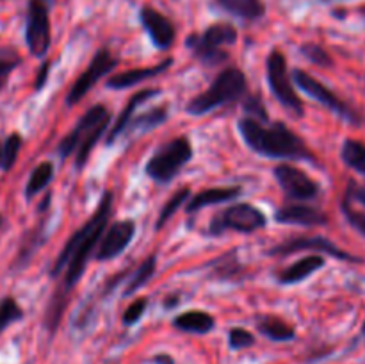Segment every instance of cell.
I'll return each mask as SVG.
<instances>
[{"instance_id":"6da1fadb","label":"cell","mask_w":365,"mask_h":364,"mask_svg":"<svg viewBox=\"0 0 365 364\" xmlns=\"http://www.w3.org/2000/svg\"><path fill=\"white\" fill-rule=\"evenodd\" d=\"M110 213H113V193L106 191L95 214L68 239L64 248L61 250L59 257L52 266V275L57 277L66 271L64 273V293L70 291L84 273L86 264H88L91 253H95V246L98 245L100 238L106 231Z\"/></svg>"},{"instance_id":"7a4b0ae2","label":"cell","mask_w":365,"mask_h":364,"mask_svg":"<svg viewBox=\"0 0 365 364\" xmlns=\"http://www.w3.org/2000/svg\"><path fill=\"white\" fill-rule=\"evenodd\" d=\"M239 132L246 145L260 156L274 157V159L314 161L312 152L307 148L303 139L285 127L282 121L262 125V121L255 118H242L239 121Z\"/></svg>"},{"instance_id":"3957f363","label":"cell","mask_w":365,"mask_h":364,"mask_svg":"<svg viewBox=\"0 0 365 364\" xmlns=\"http://www.w3.org/2000/svg\"><path fill=\"white\" fill-rule=\"evenodd\" d=\"M110 123V114L107 111L106 106L98 103V106H93L86 111L84 116L78 120L77 127L66 136V138L61 141L59 145V153L61 157H68L77 150V161H75V166L78 170L84 168V164L88 163L89 156H91L93 148L98 143V139L102 138V134L106 132L107 125Z\"/></svg>"},{"instance_id":"277c9868","label":"cell","mask_w":365,"mask_h":364,"mask_svg":"<svg viewBox=\"0 0 365 364\" xmlns=\"http://www.w3.org/2000/svg\"><path fill=\"white\" fill-rule=\"evenodd\" d=\"M246 93V75L239 68H227L214 79L212 86L207 91L187 103L189 114H207L216 107L239 100Z\"/></svg>"},{"instance_id":"5b68a950","label":"cell","mask_w":365,"mask_h":364,"mask_svg":"<svg viewBox=\"0 0 365 364\" xmlns=\"http://www.w3.org/2000/svg\"><path fill=\"white\" fill-rule=\"evenodd\" d=\"M237 41V29L230 24H212L205 29L203 34H192L187 38V46L203 64L216 66L228 59L225 46H230Z\"/></svg>"},{"instance_id":"8992f818","label":"cell","mask_w":365,"mask_h":364,"mask_svg":"<svg viewBox=\"0 0 365 364\" xmlns=\"http://www.w3.org/2000/svg\"><path fill=\"white\" fill-rule=\"evenodd\" d=\"M192 159V146L187 138H175L160 146L146 163V175L155 182H170Z\"/></svg>"},{"instance_id":"52a82bcc","label":"cell","mask_w":365,"mask_h":364,"mask_svg":"<svg viewBox=\"0 0 365 364\" xmlns=\"http://www.w3.org/2000/svg\"><path fill=\"white\" fill-rule=\"evenodd\" d=\"M266 74L269 88L273 95L277 96L278 102L285 107L291 114L302 118L303 116V102L296 93L294 86H292V79L287 70V59H285L284 52L280 50H273L266 61Z\"/></svg>"},{"instance_id":"ba28073f","label":"cell","mask_w":365,"mask_h":364,"mask_svg":"<svg viewBox=\"0 0 365 364\" xmlns=\"http://www.w3.org/2000/svg\"><path fill=\"white\" fill-rule=\"evenodd\" d=\"M267 223V218L259 207L252 203H235V206L227 207L210 221V234L220 236L227 231L235 232H255L264 228Z\"/></svg>"},{"instance_id":"9c48e42d","label":"cell","mask_w":365,"mask_h":364,"mask_svg":"<svg viewBox=\"0 0 365 364\" xmlns=\"http://www.w3.org/2000/svg\"><path fill=\"white\" fill-rule=\"evenodd\" d=\"M25 41L34 57H43L50 49V4L48 0H29L25 20Z\"/></svg>"},{"instance_id":"30bf717a","label":"cell","mask_w":365,"mask_h":364,"mask_svg":"<svg viewBox=\"0 0 365 364\" xmlns=\"http://www.w3.org/2000/svg\"><path fill=\"white\" fill-rule=\"evenodd\" d=\"M291 79L296 82V86H298L302 91H305L307 95L312 96L314 100H317V102L323 103L324 107L334 111L335 114H339V116L344 118V120L351 121V123H359V116H356V114L353 113V111L349 109L334 91H331V89H328L323 82H319L316 77L307 74L305 70H299L298 68V70L292 71Z\"/></svg>"},{"instance_id":"8fae6325","label":"cell","mask_w":365,"mask_h":364,"mask_svg":"<svg viewBox=\"0 0 365 364\" xmlns=\"http://www.w3.org/2000/svg\"><path fill=\"white\" fill-rule=\"evenodd\" d=\"M303 250H314V252L327 253V256L335 257L339 261H351V263H359V257L351 256L346 250L339 248L335 243L330 239L323 238V236H302V238H292L289 241L280 243V245L273 246L269 250L271 256H291V253L303 252Z\"/></svg>"},{"instance_id":"7c38bea8","label":"cell","mask_w":365,"mask_h":364,"mask_svg":"<svg viewBox=\"0 0 365 364\" xmlns=\"http://www.w3.org/2000/svg\"><path fill=\"white\" fill-rule=\"evenodd\" d=\"M118 64V61L114 59L113 54L107 49L98 50L95 54V57L89 63L88 70L81 75V77L75 81V84L71 86V89L66 95V103L68 106H75L77 102H81L82 96H86V93L96 84L102 77H106L110 70Z\"/></svg>"},{"instance_id":"4fadbf2b","label":"cell","mask_w":365,"mask_h":364,"mask_svg":"<svg viewBox=\"0 0 365 364\" xmlns=\"http://www.w3.org/2000/svg\"><path fill=\"white\" fill-rule=\"evenodd\" d=\"M274 177L289 198L312 200L319 193V184L292 164H278L274 168Z\"/></svg>"},{"instance_id":"5bb4252c","label":"cell","mask_w":365,"mask_h":364,"mask_svg":"<svg viewBox=\"0 0 365 364\" xmlns=\"http://www.w3.org/2000/svg\"><path fill=\"white\" fill-rule=\"evenodd\" d=\"M135 234V223L132 220L114 221L107 231H103L98 241V248L95 252L96 261H110L120 256Z\"/></svg>"},{"instance_id":"9a60e30c","label":"cell","mask_w":365,"mask_h":364,"mask_svg":"<svg viewBox=\"0 0 365 364\" xmlns=\"http://www.w3.org/2000/svg\"><path fill=\"white\" fill-rule=\"evenodd\" d=\"M139 20H141L143 27L148 32L150 39H152V43L157 49L168 50L173 45L177 32H175V27L170 18L164 16L160 11L145 6L139 11Z\"/></svg>"},{"instance_id":"2e32d148","label":"cell","mask_w":365,"mask_h":364,"mask_svg":"<svg viewBox=\"0 0 365 364\" xmlns=\"http://www.w3.org/2000/svg\"><path fill=\"white\" fill-rule=\"evenodd\" d=\"M274 220L278 223L287 225H305V227H317V225H327V214L321 213L319 209L303 203H292V206H284L277 211Z\"/></svg>"},{"instance_id":"e0dca14e","label":"cell","mask_w":365,"mask_h":364,"mask_svg":"<svg viewBox=\"0 0 365 364\" xmlns=\"http://www.w3.org/2000/svg\"><path fill=\"white\" fill-rule=\"evenodd\" d=\"M171 64H173V59H166V61H163L160 64H157V66L134 68V70L121 71V74L110 77L109 82H107V86L113 89L132 88V86L139 84V82L146 81V79H152V77H157V75L164 74V71H166Z\"/></svg>"},{"instance_id":"ac0fdd59","label":"cell","mask_w":365,"mask_h":364,"mask_svg":"<svg viewBox=\"0 0 365 364\" xmlns=\"http://www.w3.org/2000/svg\"><path fill=\"white\" fill-rule=\"evenodd\" d=\"M159 93H160V89L148 88V89H143V91L135 93L134 96H130V100H128V102H127L125 109L121 111L120 118H118L116 123H114L113 128H110L109 136H107V141H109V145H110V143L116 141V139L120 138V136L123 134L125 131H127L128 123H130L132 116H134V113H135V111H138V107L143 106V103H145L146 100L152 98V96L159 95Z\"/></svg>"},{"instance_id":"d6986e66","label":"cell","mask_w":365,"mask_h":364,"mask_svg":"<svg viewBox=\"0 0 365 364\" xmlns=\"http://www.w3.org/2000/svg\"><path fill=\"white\" fill-rule=\"evenodd\" d=\"M324 266V257L323 256H307L303 259L296 261L294 264L287 268V270L282 271L278 275V282L280 284H298V282L305 280L307 277H310L312 273H316L317 270Z\"/></svg>"},{"instance_id":"ffe728a7","label":"cell","mask_w":365,"mask_h":364,"mask_svg":"<svg viewBox=\"0 0 365 364\" xmlns=\"http://www.w3.org/2000/svg\"><path fill=\"white\" fill-rule=\"evenodd\" d=\"M239 195H241V188H237V186L205 189V191H200L195 196H191V200L187 203V213H195V211L203 209L207 206H216V203L228 202V200L235 198Z\"/></svg>"},{"instance_id":"44dd1931","label":"cell","mask_w":365,"mask_h":364,"mask_svg":"<svg viewBox=\"0 0 365 364\" xmlns=\"http://www.w3.org/2000/svg\"><path fill=\"white\" fill-rule=\"evenodd\" d=\"M173 325L178 330L191 332V334H209L216 321L205 310H187V313L178 314L173 320Z\"/></svg>"},{"instance_id":"7402d4cb","label":"cell","mask_w":365,"mask_h":364,"mask_svg":"<svg viewBox=\"0 0 365 364\" xmlns=\"http://www.w3.org/2000/svg\"><path fill=\"white\" fill-rule=\"evenodd\" d=\"M257 328L262 335L267 339L277 343H287L296 338V330L287 323V321L280 320L277 316H262L257 320Z\"/></svg>"},{"instance_id":"603a6c76","label":"cell","mask_w":365,"mask_h":364,"mask_svg":"<svg viewBox=\"0 0 365 364\" xmlns=\"http://www.w3.org/2000/svg\"><path fill=\"white\" fill-rule=\"evenodd\" d=\"M217 6L242 20H259L266 14L262 0H216Z\"/></svg>"},{"instance_id":"cb8c5ba5","label":"cell","mask_w":365,"mask_h":364,"mask_svg":"<svg viewBox=\"0 0 365 364\" xmlns=\"http://www.w3.org/2000/svg\"><path fill=\"white\" fill-rule=\"evenodd\" d=\"M341 157L344 164L353 168L359 173L365 175V143L359 139H344L341 148Z\"/></svg>"},{"instance_id":"d4e9b609","label":"cell","mask_w":365,"mask_h":364,"mask_svg":"<svg viewBox=\"0 0 365 364\" xmlns=\"http://www.w3.org/2000/svg\"><path fill=\"white\" fill-rule=\"evenodd\" d=\"M53 177V164L52 163H41L32 170L31 177H29L27 186H25V196L29 200L34 198L39 191L48 186V182Z\"/></svg>"},{"instance_id":"484cf974","label":"cell","mask_w":365,"mask_h":364,"mask_svg":"<svg viewBox=\"0 0 365 364\" xmlns=\"http://www.w3.org/2000/svg\"><path fill=\"white\" fill-rule=\"evenodd\" d=\"M155 266H157V257L155 256L146 257V259L135 268L134 275H132V278L128 280L127 289H125V295H134V293H138L139 289L145 288V285L148 284L150 278L155 275Z\"/></svg>"},{"instance_id":"4316f807","label":"cell","mask_w":365,"mask_h":364,"mask_svg":"<svg viewBox=\"0 0 365 364\" xmlns=\"http://www.w3.org/2000/svg\"><path fill=\"white\" fill-rule=\"evenodd\" d=\"M189 196H191V189L182 188V189H178V191L175 193V195L171 196L166 203H164L163 211H160L159 218H157V231H160V228H163L164 225H166L168 221L175 216V213H177V211L180 209L185 202H187Z\"/></svg>"},{"instance_id":"83f0119b","label":"cell","mask_w":365,"mask_h":364,"mask_svg":"<svg viewBox=\"0 0 365 364\" xmlns=\"http://www.w3.org/2000/svg\"><path fill=\"white\" fill-rule=\"evenodd\" d=\"M24 320V309L13 296H4L0 300V334L16 321Z\"/></svg>"},{"instance_id":"f1b7e54d","label":"cell","mask_w":365,"mask_h":364,"mask_svg":"<svg viewBox=\"0 0 365 364\" xmlns=\"http://www.w3.org/2000/svg\"><path fill=\"white\" fill-rule=\"evenodd\" d=\"M21 145H24V139H21V136L18 132H13V134L7 136L2 145V159H0V168L4 171H9L14 166V163L18 159V153L21 150Z\"/></svg>"},{"instance_id":"f546056e","label":"cell","mask_w":365,"mask_h":364,"mask_svg":"<svg viewBox=\"0 0 365 364\" xmlns=\"http://www.w3.org/2000/svg\"><path fill=\"white\" fill-rule=\"evenodd\" d=\"M20 63L21 57L18 56L16 50L9 49V46H0V91L6 88L7 79Z\"/></svg>"},{"instance_id":"4dcf8cb0","label":"cell","mask_w":365,"mask_h":364,"mask_svg":"<svg viewBox=\"0 0 365 364\" xmlns=\"http://www.w3.org/2000/svg\"><path fill=\"white\" fill-rule=\"evenodd\" d=\"M166 118H168L166 107H157V109H152L150 113L141 114V116L135 118V120H130L127 131L128 128H132V131H138V128L139 131H146V128H152V127H157V125H160Z\"/></svg>"},{"instance_id":"1f68e13d","label":"cell","mask_w":365,"mask_h":364,"mask_svg":"<svg viewBox=\"0 0 365 364\" xmlns=\"http://www.w3.org/2000/svg\"><path fill=\"white\" fill-rule=\"evenodd\" d=\"M341 209H342V214L346 216V220L349 221V225H351L356 232H360V234L365 238V209L359 207L356 203H353L348 196L342 198Z\"/></svg>"},{"instance_id":"d6a6232c","label":"cell","mask_w":365,"mask_h":364,"mask_svg":"<svg viewBox=\"0 0 365 364\" xmlns=\"http://www.w3.org/2000/svg\"><path fill=\"white\" fill-rule=\"evenodd\" d=\"M302 54L310 61V63L317 64V66H334V59L330 57V54H328L323 46L317 45V43H305V45L302 46Z\"/></svg>"},{"instance_id":"836d02e7","label":"cell","mask_w":365,"mask_h":364,"mask_svg":"<svg viewBox=\"0 0 365 364\" xmlns=\"http://www.w3.org/2000/svg\"><path fill=\"white\" fill-rule=\"evenodd\" d=\"M228 345L232 350H245L255 345V335L248 332L246 328L235 327L228 332Z\"/></svg>"},{"instance_id":"e575fe53","label":"cell","mask_w":365,"mask_h":364,"mask_svg":"<svg viewBox=\"0 0 365 364\" xmlns=\"http://www.w3.org/2000/svg\"><path fill=\"white\" fill-rule=\"evenodd\" d=\"M146 305H148V302H146V298H138V300H134V302H132L130 305L127 307V310H125V313H123V318H121V321H123V325H127V327H130V325L138 323V321L143 318V314H145Z\"/></svg>"},{"instance_id":"d590c367","label":"cell","mask_w":365,"mask_h":364,"mask_svg":"<svg viewBox=\"0 0 365 364\" xmlns=\"http://www.w3.org/2000/svg\"><path fill=\"white\" fill-rule=\"evenodd\" d=\"M344 196H348L353 203H356V206L365 209V186H359L355 181H351L348 184Z\"/></svg>"},{"instance_id":"8d00e7d4","label":"cell","mask_w":365,"mask_h":364,"mask_svg":"<svg viewBox=\"0 0 365 364\" xmlns=\"http://www.w3.org/2000/svg\"><path fill=\"white\" fill-rule=\"evenodd\" d=\"M245 109H246V113H252L253 114L252 118H255V120H259V121L267 120L266 109H264V106L260 103V100L257 98V96H252V98L245 103Z\"/></svg>"},{"instance_id":"74e56055","label":"cell","mask_w":365,"mask_h":364,"mask_svg":"<svg viewBox=\"0 0 365 364\" xmlns=\"http://www.w3.org/2000/svg\"><path fill=\"white\" fill-rule=\"evenodd\" d=\"M46 75H48V63H43L41 71L38 74V79H36V89H41L46 82Z\"/></svg>"},{"instance_id":"f35d334b","label":"cell","mask_w":365,"mask_h":364,"mask_svg":"<svg viewBox=\"0 0 365 364\" xmlns=\"http://www.w3.org/2000/svg\"><path fill=\"white\" fill-rule=\"evenodd\" d=\"M153 363L155 364H173V359L168 355H157L155 359H153Z\"/></svg>"},{"instance_id":"ab89813d","label":"cell","mask_w":365,"mask_h":364,"mask_svg":"<svg viewBox=\"0 0 365 364\" xmlns=\"http://www.w3.org/2000/svg\"><path fill=\"white\" fill-rule=\"evenodd\" d=\"M0 159H2V143H0Z\"/></svg>"},{"instance_id":"60d3db41","label":"cell","mask_w":365,"mask_h":364,"mask_svg":"<svg viewBox=\"0 0 365 364\" xmlns=\"http://www.w3.org/2000/svg\"><path fill=\"white\" fill-rule=\"evenodd\" d=\"M362 334L365 335V321H364V325H362Z\"/></svg>"},{"instance_id":"b9f144b4","label":"cell","mask_w":365,"mask_h":364,"mask_svg":"<svg viewBox=\"0 0 365 364\" xmlns=\"http://www.w3.org/2000/svg\"><path fill=\"white\" fill-rule=\"evenodd\" d=\"M362 14H365V7H362Z\"/></svg>"},{"instance_id":"7bdbcfd3","label":"cell","mask_w":365,"mask_h":364,"mask_svg":"<svg viewBox=\"0 0 365 364\" xmlns=\"http://www.w3.org/2000/svg\"><path fill=\"white\" fill-rule=\"evenodd\" d=\"M0 225H2V216H0Z\"/></svg>"}]
</instances>
